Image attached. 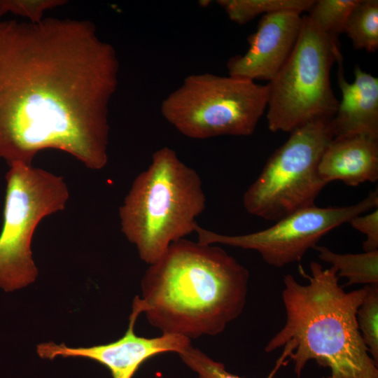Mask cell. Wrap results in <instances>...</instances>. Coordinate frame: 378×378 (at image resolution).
<instances>
[{"label": "cell", "instance_id": "obj_1", "mask_svg": "<svg viewBox=\"0 0 378 378\" xmlns=\"http://www.w3.org/2000/svg\"><path fill=\"white\" fill-rule=\"evenodd\" d=\"M119 67L90 21H0V159L31 165L56 149L103 169Z\"/></svg>", "mask_w": 378, "mask_h": 378}, {"label": "cell", "instance_id": "obj_2", "mask_svg": "<svg viewBox=\"0 0 378 378\" xmlns=\"http://www.w3.org/2000/svg\"><path fill=\"white\" fill-rule=\"evenodd\" d=\"M248 278L222 248L181 239L150 265L132 306L162 334L216 335L243 312Z\"/></svg>", "mask_w": 378, "mask_h": 378}, {"label": "cell", "instance_id": "obj_3", "mask_svg": "<svg viewBox=\"0 0 378 378\" xmlns=\"http://www.w3.org/2000/svg\"><path fill=\"white\" fill-rule=\"evenodd\" d=\"M309 282L300 284L288 274L284 277V327L267 342L270 353L283 348L280 358H289L300 377L307 363L314 360L328 368L326 378H378L377 365L365 346L356 320L368 285L346 292L337 271L310 263Z\"/></svg>", "mask_w": 378, "mask_h": 378}, {"label": "cell", "instance_id": "obj_4", "mask_svg": "<svg viewBox=\"0 0 378 378\" xmlns=\"http://www.w3.org/2000/svg\"><path fill=\"white\" fill-rule=\"evenodd\" d=\"M206 201L198 173L174 150L162 147L135 178L119 208L121 231L140 258L152 265L171 244L195 232Z\"/></svg>", "mask_w": 378, "mask_h": 378}, {"label": "cell", "instance_id": "obj_5", "mask_svg": "<svg viewBox=\"0 0 378 378\" xmlns=\"http://www.w3.org/2000/svg\"><path fill=\"white\" fill-rule=\"evenodd\" d=\"M268 84L210 73L189 75L162 102L163 118L195 139L251 135L267 106Z\"/></svg>", "mask_w": 378, "mask_h": 378}, {"label": "cell", "instance_id": "obj_6", "mask_svg": "<svg viewBox=\"0 0 378 378\" xmlns=\"http://www.w3.org/2000/svg\"><path fill=\"white\" fill-rule=\"evenodd\" d=\"M290 57L269 82L267 120L272 132L290 133L312 121L331 120L339 105L330 71L342 58L338 40L307 15Z\"/></svg>", "mask_w": 378, "mask_h": 378}, {"label": "cell", "instance_id": "obj_7", "mask_svg": "<svg viewBox=\"0 0 378 378\" xmlns=\"http://www.w3.org/2000/svg\"><path fill=\"white\" fill-rule=\"evenodd\" d=\"M9 167L0 232V287L6 292L35 281L34 231L44 218L63 211L69 197L62 176L22 162Z\"/></svg>", "mask_w": 378, "mask_h": 378}, {"label": "cell", "instance_id": "obj_8", "mask_svg": "<svg viewBox=\"0 0 378 378\" xmlns=\"http://www.w3.org/2000/svg\"><path fill=\"white\" fill-rule=\"evenodd\" d=\"M332 139L330 120L312 121L291 132L244 192L246 211L275 222L314 205L327 185L319 176L318 165Z\"/></svg>", "mask_w": 378, "mask_h": 378}, {"label": "cell", "instance_id": "obj_9", "mask_svg": "<svg viewBox=\"0 0 378 378\" xmlns=\"http://www.w3.org/2000/svg\"><path fill=\"white\" fill-rule=\"evenodd\" d=\"M377 190L358 203L339 207H318L315 204L295 211L262 230L227 235L195 229L200 244H224L257 251L270 266L281 268L299 262L328 232L349 223L356 216L377 208Z\"/></svg>", "mask_w": 378, "mask_h": 378}, {"label": "cell", "instance_id": "obj_10", "mask_svg": "<svg viewBox=\"0 0 378 378\" xmlns=\"http://www.w3.org/2000/svg\"><path fill=\"white\" fill-rule=\"evenodd\" d=\"M140 314L132 307L128 328L124 335L115 342L78 348L50 342L38 344L37 354L41 358L50 360L57 356L89 358L106 366L113 378H132L141 365L148 358L167 352L179 354L190 345V340L181 335L162 334L153 338L137 336L134 325Z\"/></svg>", "mask_w": 378, "mask_h": 378}, {"label": "cell", "instance_id": "obj_11", "mask_svg": "<svg viewBox=\"0 0 378 378\" xmlns=\"http://www.w3.org/2000/svg\"><path fill=\"white\" fill-rule=\"evenodd\" d=\"M302 21V13L294 10L264 15L256 31L248 38L246 53L227 62L228 75L270 82L293 52Z\"/></svg>", "mask_w": 378, "mask_h": 378}, {"label": "cell", "instance_id": "obj_12", "mask_svg": "<svg viewBox=\"0 0 378 378\" xmlns=\"http://www.w3.org/2000/svg\"><path fill=\"white\" fill-rule=\"evenodd\" d=\"M342 62L343 58L337 62L342 100L330 120L333 139L357 134L378 137V78L356 65L355 80L350 83L345 79Z\"/></svg>", "mask_w": 378, "mask_h": 378}, {"label": "cell", "instance_id": "obj_13", "mask_svg": "<svg viewBox=\"0 0 378 378\" xmlns=\"http://www.w3.org/2000/svg\"><path fill=\"white\" fill-rule=\"evenodd\" d=\"M318 173L327 184L341 181L350 186L378 179V137L357 134L334 138L326 147Z\"/></svg>", "mask_w": 378, "mask_h": 378}, {"label": "cell", "instance_id": "obj_14", "mask_svg": "<svg viewBox=\"0 0 378 378\" xmlns=\"http://www.w3.org/2000/svg\"><path fill=\"white\" fill-rule=\"evenodd\" d=\"M320 260L331 265L338 277L348 279L346 286L378 284V250L361 253H337L328 248L316 245Z\"/></svg>", "mask_w": 378, "mask_h": 378}, {"label": "cell", "instance_id": "obj_15", "mask_svg": "<svg viewBox=\"0 0 378 378\" xmlns=\"http://www.w3.org/2000/svg\"><path fill=\"white\" fill-rule=\"evenodd\" d=\"M343 33L354 48L375 52L378 48V1L358 0L346 20Z\"/></svg>", "mask_w": 378, "mask_h": 378}, {"label": "cell", "instance_id": "obj_16", "mask_svg": "<svg viewBox=\"0 0 378 378\" xmlns=\"http://www.w3.org/2000/svg\"><path fill=\"white\" fill-rule=\"evenodd\" d=\"M314 0H218L229 18L238 24H246L260 14L283 10L310 11Z\"/></svg>", "mask_w": 378, "mask_h": 378}, {"label": "cell", "instance_id": "obj_17", "mask_svg": "<svg viewBox=\"0 0 378 378\" xmlns=\"http://www.w3.org/2000/svg\"><path fill=\"white\" fill-rule=\"evenodd\" d=\"M358 0H318L307 15L325 33L334 39L343 33L346 20Z\"/></svg>", "mask_w": 378, "mask_h": 378}, {"label": "cell", "instance_id": "obj_18", "mask_svg": "<svg viewBox=\"0 0 378 378\" xmlns=\"http://www.w3.org/2000/svg\"><path fill=\"white\" fill-rule=\"evenodd\" d=\"M356 320L363 340L378 364V284L368 285V292L358 309Z\"/></svg>", "mask_w": 378, "mask_h": 378}, {"label": "cell", "instance_id": "obj_19", "mask_svg": "<svg viewBox=\"0 0 378 378\" xmlns=\"http://www.w3.org/2000/svg\"><path fill=\"white\" fill-rule=\"evenodd\" d=\"M178 355L186 365L197 372L198 378H242L227 372L223 363L214 360L191 344ZM280 368L281 365L276 363L267 378H273Z\"/></svg>", "mask_w": 378, "mask_h": 378}, {"label": "cell", "instance_id": "obj_20", "mask_svg": "<svg viewBox=\"0 0 378 378\" xmlns=\"http://www.w3.org/2000/svg\"><path fill=\"white\" fill-rule=\"evenodd\" d=\"M66 3L65 0H0V18L10 13L40 22L44 13Z\"/></svg>", "mask_w": 378, "mask_h": 378}, {"label": "cell", "instance_id": "obj_21", "mask_svg": "<svg viewBox=\"0 0 378 378\" xmlns=\"http://www.w3.org/2000/svg\"><path fill=\"white\" fill-rule=\"evenodd\" d=\"M353 218L349 223L353 228L365 235L363 243L365 252L378 250V209Z\"/></svg>", "mask_w": 378, "mask_h": 378}]
</instances>
